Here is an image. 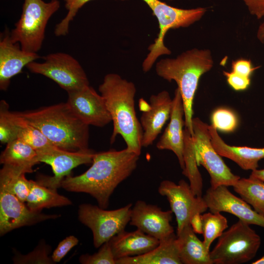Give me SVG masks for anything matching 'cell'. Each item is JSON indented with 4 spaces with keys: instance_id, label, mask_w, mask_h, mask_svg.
<instances>
[{
    "instance_id": "6da1fadb",
    "label": "cell",
    "mask_w": 264,
    "mask_h": 264,
    "mask_svg": "<svg viewBox=\"0 0 264 264\" xmlns=\"http://www.w3.org/2000/svg\"><path fill=\"white\" fill-rule=\"evenodd\" d=\"M139 157L127 148L95 153L88 170L79 176L65 177L61 187L69 192L88 194L100 207L107 209L110 197L136 169Z\"/></svg>"
},
{
    "instance_id": "7a4b0ae2",
    "label": "cell",
    "mask_w": 264,
    "mask_h": 264,
    "mask_svg": "<svg viewBox=\"0 0 264 264\" xmlns=\"http://www.w3.org/2000/svg\"><path fill=\"white\" fill-rule=\"evenodd\" d=\"M98 90L105 99L113 122L110 143L120 135L127 149L140 155L143 131L135 110L136 89L134 84L117 74L109 73L104 77Z\"/></svg>"
},
{
    "instance_id": "3957f363",
    "label": "cell",
    "mask_w": 264,
    "mask_h": 264,
    "mask_svg": "<svg viewBox=\"0 0 264 264\" xmlns=\"http://www.w3.org/2000/svg\"><path fill=\"white\" fill-rule=\"evenodd\" d=\"M17 112L57 147L72 152L89 149V125L75 114L66 102Z\"/></svg>"
},
{
    "instance_id": "277c9868",
    "label": "cell",
    "mask_w": 264,
    "mask_h": 264,
    "mask_svg": "<svg viewBox=\"0 0 264 264\" xmlns=\"http://www.w3.org/2000/svg\"><path fill=\"white\" fill-rule=\"evenodd\" d=\"M212 53L208 49L193 48L182 53L176 58H166L155 66L156 74L169 81H175L180 92L184 109L185 128L191 133L192 126L193 105L201 76L213 67Z\"/></svg>"
},
{
    "instance_id": "5b68a950",
    "label": "cell",
    "mask_w": 264,
    "mask_h": 264,
    "mask_svg": "<svg viewBox=\"0 0 264 264\" xmlns=\"http://www.w3.org/2000/svg\"><path fill=\"white\" fill-rule=\"evenodd\" d=\"M60 6L58 0H24L21 17L10 32L12 40L19 43L23 50L37 53L42 47L47 22Z\"/></svg>"
},
{
    "instance_id": "8992f818",
    "label": "cell",
    "mask_w": 264,
    "mask_h": 264,
    "mask_svg": "<svg viewBox=\"0 0 264 264\" xmlns=\"http://www.w3.org/2000/svg\"><path fill=\"white\" fill-rule=\"evenodd\" d=\"M151 8L158 20L159 32L154 43L151 44L149 53L142 63V69L149 71L156 59L171 51L164 44L166 34L171 29L187 27L199 21L207 11L204 7L182 9L171 6L159 0H143Z\"/></svg>"
},
{
    "instance_id": "52a82bcc",
    "label": "cell",
    "mask_w": 264,
    "mask_h": 264,
    "mask_svg": "<svg viewBox=\"0 0 264 264\" xmlns=\"http://www.w3.org/2000/svg\"><path fill=\"white\" fill-rule=\"evenodd\" d=\"M249 225L239 220L222 233L210 251L213 264H243L255 257L261 239Z\"/></svg>"
},
{
    "instance_id": "ba28073f",
    "label": "cell",
    "mask_w": 264,
    "mask_h": 264,
    "mask_svg": "<svg viewBox=\"0 0 264 264\" xmlns=\"http://www.w3.org/2000/svg\"><path fill=\"white\" fill-rule=\"evenodd\" d=\"M44 62L33 61L26 66L32 73L44 75L57 83L67 93L89 86L83 67L73 57L63 52L50 53L43 57Z\"/></svg>"
},
{
    "instance_id": "9c48e42d",
    "label": "cell",
    "mask_w": 264,
    "mask_h": 264,
    "mask_svg": "<svg viewBox=\"0 0 264 264\" xmlns=\"http://www.w3.org/2000/svg\"><path fill=\"white\" fill-rule=\"evenodd\" d=\"M132 206L129 203L115 210H107L88 203L79 206V220L91 230L95 247H100L125 230L130 221Z\"/></svg>"
},
{
    "instance_id": "30bf717a",
    "label": "cell",
    "mask_w": 264,
    "mask_h": 264,
    "mask_svg": "<svg viewBox=\"0 0 264 264\" xmlns=\"http://www.w3.org/2000/svg\"><path fill=\"white\" fill-rule=\"evenodd\" d=\"M207 124L199 118H193V137L198 166L202 165L210 177V187L233 186L241 178L234 174L221 156L215 151L210 140Z\"/></svg>"
},
{
    "instance_id": "8fae6325",
    "label": "cell",
    "mask_w": 264,
    "mask_h": 264,
    "mask_svg": "<svg viewBox=\"0 0 264 264\" xmlns=\"http://www.w3.org/2000/svg\"><path fill=\"white\" fill-rule=\"evenodd\" d=\"M158 193L166 197L177 222L176 233L190 225L192 218L208 209L202 197H198L193 193L190 184L184 179L177 184L169 180L162 181L158 188Z\"/></svg>"
},
{
    "instance_id": "7c38bea8",
    "label": "cell",
    "mask_w": 264,
    "mask_h": 264,
    "mask_svg": "<svg viewBox=\"0 0 264 264\" xmlns=\"http://www.w3.org/2000/svg\"><path fill=\"white\" fill-rule=\"evenodd\" d=\"M95 152L88 149L77 151H68L54 147L44 152L37 153L39 162L49 165L53 176H42L37 181L40 184L57 190L72 169L82 165L91 163Z\"/></svg>"
},
{
    "instance_id": "4fadbf2b",
    "label": "cell",
    "mask_w": 264,
    "mask_h": 264,
    "mask_svg": "<svg viewBox=\"0 0 264 264\" xmlns=\"http://www.w3.org/2000/svg\"><path fill=\"white\" fill-rule=\"evenodd\" d=\"M208 209L212 213L226 212L249 224L264 228V217L256 212L246 201L233 195L227 186L209 187L202 196Z\"/></svg>"
},
{
    "instance_id": "5bb4252c",
    "label": "cell",
    "mask_w": 264,
    "mask_h": 264,
    "mask_svg": "<svg viewBox=\"0 0 264 264\" xmlns=\"http://www.w3.org/2000/svg\"><path fill=\"white\" fill-rule=\"evenodd\" d=\"M149 103L140 100L142 111L140 123L143 131L141 145L147 147L153 144L170 116L172 101L169 93L163 90L150 96Z\"/></svg>"
},
{
    "instance_id": "9a60e30c",
    "label": "cell",
    "mask_w": 264,
    "mask_h": 264,
    "mask_svg": "<svg viewBox=\"0 0 264 264\" xmlns=\"http://www.w3.org/2000/svg\"><path fill=\"white\" fill-rule=\"evenodd\" d=\"M67 94L66 103L86 124L103 127L112 121L104 98L92 87L89 85Z\"/></svg>"
},
{
    "instance_id": "2e32d148",
    "label": "cell",
    "mask_w": 264,
    "mask_h": 264,
    "mask_svg": "<svg viewBox=\"0 0 264 264\" xmlns=\"http://www.w3.org/2000/svg\"><path fill=\"white\" fill-rule=\"evenodd\" d=\"M59 215H47L31 210L16 196L0 190V235L3 236L13 229L31 225L42 221L55 219Z\"/></svg>"
},
{
    "instance_id": "e0dca14e",
    "label": "cell",
    "mask_w": 264,
    "mask_h": 264,
    "mask_svg": "<svg viewBox=\"0 0 264 264\" xmlns=\"http://www.w3.org/2000/svg\"><path fill=\"white\" fill-rule=\"evenodd\" d=\"M171 210L163 211L156 205L137 200L132 207L130 224L159 241L174 233L170 222Z\"/></svg>"
},
{
    "instance_id": "ac0fdd59",
    "label": "cell",
    "mask_w": 264,
    "mask_h": 264,
    "mask_svg": "<svg viewBox=\"0 0 264 264\" xmlns=\"http://www.w3.org/2000/svg\"><path fill=\"white\" fill-rule=\"evenodd\" d=\"M0 40V89L6 90L11 78L21 73L24 66L40 56L23 50L19 43L14 42L6 28Z\"/></svg>"
},
{
    "instance_id": "d6986e66",
    "label": "cell",
    "mask_w": 264,
    "mask_h": 264,
    "mask_svg": "<svg viewBox=\"0 0 264 264\" xmlns=\"http://www.w3.org/2000/svg\"><path fill=\"white\" fill-rule=\"evenodd\" d=\"M184 109L181 95L177 88L173 98L170 121L156 144L160 150L172 151L176 156L181 168H185L184 161Z\"/></svg>"
},
{
    "instance_id": "ffe728a7",
    "label": "cell",
    "mask_w": 264,
    "mask_h": 264,
    "mask_svg": "<svg viewBox=\"0 0 264 264\" xmlns=\"http://www.w3.org/2000/svg\"><path fill=\"white\" fill-rule=\"evenodd\" d=\"M208 128L211 143L221 156L230 159L244 170L258 168L259 162L264 158V147L230 146L221 139L213 125H208Z\"/></svg>"
},
{
    "instance_id": "44dd1931",
    "label": "cell",
    "mask_w": 264,
    "mask_h": 264,
    "mask_svg": "<svg viewBox=\"0 0 264 264\" xmlns=\"http://www.w3.org/2000/svg\"><path fill=\"white\" fill-rule=\"evenodd\" d=\"M115 261L117 259L145 254L158 245L160 241L139 229L131 232L123 230L110 241Z\"/></svg>"
},
{
    "instance_id": "7402d4cb",
    "label": "cell",
    "mask_w": 264,
    "mask_h": 264,
    "mask_svg": "<svg viewBox=\"0 0 264 264\" xmlns=\"http://www.w3.org/2000/svg\"><path fill=\"white\" fill-rule=\"evenodd\" d=\"M116 264H182L179 255L177 235L175 233L160 241L153 250L140 255L117 259Z\"/></svg>"
},
{
    "instance_id": "603a6c76",
    "label": "cell",
    "mask_w": 264,
    "mask_h": 264,
    "mask_svg": "<svg viewBox=\"0 0 264 264\" xmlns=\"http://www.w3.org/2000/svg\"><path fill=\"white\" fill-rule=\"evenodd\" d=\"M193 231L191 224L177 234L179 255L182 264H213L207 249Z\"/></svg>"
},
{
    "instance_id": "cb8c5ba5",
    "label": "cell",
    "mask_w": 264,
    "mask_h": 264,
    "mask_svg": "<svg viewBox=\"0 0 264 264\" xmlns=\"http://www.w3.org/2000/svg\"><path fill=\"white\" fill-rule=\"evenodd\" d=\"M0 162L18 168L25 174L32 173L33 167L40 163L36 151L19 139L6 144L1 153Z\"/></svg>"
},
{
    "instance_id": "d4e9b609",
    "label": "cell",
    "mask_w": 264,
    "mask_h": 264,
    "mask_svg": "<svg viewBox=\"0 0 264 264\" xmlns=\"http://www.w3.org/2000/svg\"><path fill=\"white\" fill-rule=\"evenodd\" d=\"M26 205L32 211L41 212L43 208L69 205L71 201L59 194L57 190L47 187L37 181L30 180V190L26 198Z\"/></svg>"
},
{
    "instance_id": "484cf974",
    "label": "cell",
    "mask_w": 264,
    "mask_h": 264,
    "mask_svg": "<svg viewBox=\"0 0 264 264\" xmlns=\"http://www.w3.org/2000/svg\"><path fill=\"white\" fill-rule=\"evenodd\" d=\"M0 171V190L7 191L22 202H26L30 190V180L25 176L22 170L3 165Z\"/></svg>"
},
{
    "instance_id": "4316f807",
    "label": "cell",
    "mask_w": 264,
    "mask_h": 264,
    "mask_svg": "<svg viewBox=\"0 0 264 264\" xmlns=\"http://www.w3.org/2000/svg\"><path fill=\"white\" fill-rule=\"evenodd\" d=\"M232 187L256 212L264 217V181L250 176L240 178Z\"/></svg>"
},
{
    "instance_id": "83f0119b",
    "label": "cell",
    "mask_w": 264,
    "mask_h": 264,
    "mask_svg": "<svg viewBox=\"0 0 264 264\" xmlns=\"http://www.w3.org/2000/svg\"><path fill=\"white\" fill-rule=\"evenodd\" d=\"M184 161L185 168L182 174L189 181L190 186L194 194L202 197L203 181L197 163L195 146L192 136L186 128L184 130Z\"/></svg>"
},
{
    "instance_id": "f1b7e54d",
    "label": "cell",
    "mask_w": 264,
    "mask_h": 264,
    "mask_svg": "<svg viewBox=\"0 0 264 264\" xmlns=\"http://www.w3.org/2000/svg\"><path fill=\"white\" fill-rule=\"evenodd\" d=\"M18 116L19 131L17 139H19L36 151L37 153L44 152L55 146L38 128L28 123L16 112Z\"/></svg>"
},
{
    "instance_id": "f546056e",
    "label": "cell",
    "mask_w": 264,
    "mask_h": 264,
    "mask_svg": "<svg viewBox=\"0 0 264 264\" xmlns=\"http://www.w3.org/2000/svg\"><path fill=\"white\" fill-rule=\"evenodd\" d=\"M202 224L203 243L210 250V247L228 227L227 219L220 213L211 212L200 215Z\"/></svg>"
},
{
    "instance_id": "4dcf8cb0",
    "label": "cell",
    "mask_w": 264,
    "mask_h": 264,
    "mask_svg": "<svg viewBox=\"0 0 264 264\" xmlns=\"http://www.w3.org/2000/svg\"><path fill=\"white\" fill-rule=\"evenodd\" d=\"M9 105L4 100L0 102V141L7 144L17 139L19 131L18 116L16 112L9 110Z\"/></svg>"
},
{
    "instance_id": "1f68e13d",
    "label": "cell",
    "mask_w": 264,
    "mask_h": 264,
    "mask_svg": "<svg viewBox=\"0 0 264 264\" xmlns=\"http://www.w3.org/2000/svg\"><path fill=\"white\" fill-rule=\"evenodd\" d=\"M51 251L49 246L45 242H41L32 252L26 255L20 253L15 254L13 258L14 264H51L55 263L49 255Z\"/></svg>"
},
{
    "instance_id": "d6a6232c",
    "label": "cell",
    "mask_w": 264,
    "mask_h": 264,
    "mask_svg": "<svg viewBox=\"0 0 264 264\" xmlns=\"http://www.w3.org/2000/svg\"><path fill=\"white\" fill-rule=\"evenodd\" d=\"M214 127L221 132H233L238 126V119L231 110L225 108H219L214 111L211 116Z\"/></svg>"
},
{
    "instance_id": "836d02e7",
    "label": "cell",
    "mask_w": 264,
    "mask_h": 264,
    "mask_svg": "<svg viewBox=\"0 0 264 264\" xmlns=\"http://www.w3.org/2000/svg\"><path fill=\"white\" fill-rule=\"evenodd\" d=\"M90 0H64L65 7L68 12L66 17L55 26L54 33L56 36H65L68 33L71 21L73 20L78 10Z\"/></svg>"
},
{
    "instance_id": "e575fe53",
    "label": "cell",
    "mask_w": 264,
    "mask_h": 264,
    "mask_svg": "<svg viewBox=\"0 0 264 264\" xmlns=\"http://www.w3.org/2000/svg\"><path fill=\"white\" fill-rule=\"evenodd\" d=\"M79 261L83 264H116L109 241L103 243L97 253L81 255Z\"/></svg>"
},
{
    "instance_id": "d590c367",
    "label": "cell",
    "mask_w": 264,
    "mask_h": 264,
    "mask_svg": "<svg viewBox=\"0 0 264 264\" xmlns=\"http://www.w3.org/2000/svg\"><path fill=\"white\" fill-rule=\"evenodd\" d=\"M78 239L74 236L67 237L62 240L51 256V258L54 263L59 262L66 254L78 243Z\"/></svg>"
},
{
    "instance_id": "8d00e7d4",
    "label": "cell",
    "mask_w": 264,
    "mask_h": 264,
    "mask_svg": "<svg viewBox=\"0 0 264 264\" xmlns=\"http://www.w3.org/2000/svg\"><path fill=\"white\" fill-rule=\"evenodd\" d=\"M223 74L228 84L235 90H245L250 85V78L240 75L232 71H223Z\"/></svg>"
},
{
    "instance_id": "74e56055",
    "label": "cell",
    "mask_w": 264,
    "mask_h": 264,
    "mask_svg": "<svg viewBox=\"0 0 264 264\" xmlns=\"http://www.w3.org/2000/svg\"><path fill=\"white\" fill-rule=\"evenodd\" d=\"M260 67L253 66L250 60L241 58L232 62L231 71L240 75L250 78L253 72Z\"/></svg>"
},
{
    "instance_id": "f35d334b",
    "label": "cell",
    "mask_w": 264,
    "mask_h": 264,
    "mask_svg": "<svg viewBox=\"0 0 264 264\" xmlns=\"http://www.w3.org/2000/svg\"><path fill=\"white\" fill-rule=\"evenodd\" d=\"M249 13L258 19L264 17V0H242Z\"/></svg>"
},
{
    "instance_id": "ab89813d",
    "label": "cell",
    "mask_w": 264,
    "mask_h": 264,
    "mask_svg": "<svg viewBox=\"0 0 264 264\" xmlns=\"http://www.w3.org/2000/svg\"><path fill=\"white\" fill-rule=\"evenodd\" d=\"M197 214L192 219L190 224L193 231L197 234H202V224L200 215Z\"/></svg>"
},
{
    "instance_id": "60d3db41",
    "label": "cell",
    "mask_w": 264,
    "mask_h": 264,
    "mask_svg": "<svg viewBox=\"0 0 264 264\" xmlns=\"http://www.w3.org/2000/svg\"><path fill=\"white\" fill-rule=\"evenodd\" d=\"M249 176L257 178L264 181V169L260 170L257 169L252 171Z\"/></svg>"
},
{
    "instance_id": "b9f144b4",
    "label": "cell",
    "mask_w": 264,
    "mask_h": 264,
    "mask_svg": "<svg viewBox=\"0 0 264 264\" xmlns=\"http://www.w3.org/2000/svg\"><path fill=\"white\" fill-rule=\"evenodd\" d=\"M257 38L262 44H264V21L258 27Z\"/></svg>"
},
{
    "instance_id": "7bdbcfd3",
    "label": "cell",
    "mask_w": 264,
    "mask_h": 264,
    "mask_svg": "<svg viewBox=\"0 0 264 264\" xmlns=\"http://www.w3.org/2000/svg\"><path fill=\"white\" fill-rule=\"evenodd\" d=\"M252 264H264V255L259 259L251 263Z\"/></svg>"
},
{
    "instance_id": "ee69618b",
    "label": "cell",
    "mask_w": 264,
    "mask_h": 264,
    "mask_svg": "<svg viewBox=\"0 0 264 264\" xmlns=\"http://www.w3.org/2000/svg\"></svg>"
}]
</instances>
